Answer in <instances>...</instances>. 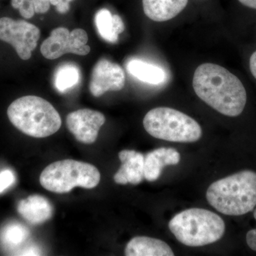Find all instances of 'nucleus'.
Returning <instances> with one entry per match:
<instances>
[{"mask_svg": "<svg viewBox=\"0 0 256 256\" xmlns=\"http://www.w3.org/2000/svg\"><path fill=\"white\" fill-rule=\"evenodd\" d=\"M193 88L207 105L228 117L240 116L246 105V90L242 80L218 64L198 66L194 74Z\"/></svg>", "mask_w": 256, "mask_h": 256, "instance_id": "1", "label": "nucleus"}, {"mask_svg": "<svg viewBox=\"0 0 256 256\" xmlns=\"http://www.w3.org/2000/svg\"><path fill=\"white\" fill-rule=\"evenodd\" d=\"M206 200L223 214L240 216L256 206V172L244 170L210 185Z\"/></svg>", "mask_w": 256, "mask_h": 256, "instance_id": "2", "label": "nucleus"}, {"mask_svg": "<svg viewBox=\"0 0 256 256\" xmlns=\"http://www.w3.org/2000/svg\"><path fill=\"white\" fill-rule=\"evenodd\" d=\"M8 116L14 127L33 138L48 137L62 126V119L54 107L34 96H24L12 102Z\"/></svg>", "mask_w": 256, "mask_h": 256, "instance_id": "3", "label": "nucleus"}, {"mask_svg": "<svg viewBox=\"0 0 256 256\" xmlns=\"http://www.w3.org/2000/svg\"><path fill=\"white\" fill-rule=\"evenodd\" d=\"M169 228L178 242L190 247H200L218 242L226 226L216 214L204 208L183 210L170 220Z\"/></svg>", "mask_w": 256, "mask_h": 256, "instance_id": "4", "label": "nucleus"}, {"mask_svg": "<svg viewBox=\"0 0 256 256\" xmlns=\"http://www.w3.org/2000/svg\"><path fill=\"white\" fill-rule=\"evenodd\" d=\"M143 126L153 138L170 142H194L202 136L201 126L195 120L170 108L150 110L144 116Z\"/></svg>", "mask_w": 256, "mask_h": 256, "instance_id": "5", "label": "nucleus"}, {"mask_svg": "<svg viewBox=\"0 0 256 256\" xmlns=\"http://www.w3.org/2000/svg\"><path fill=\"white\" fill-rule=\"evenodd\" d=\"M42 186L50 192L67 193L76 186L96 188L100 180L94 165L73 160L56 162L46 166L40 176Z\"/></svg>", "mask_w": 256, "mask_h": 256, "instance_id": "6", "label": "nucleus"}, {"mask_svg": "<svg viewBox=\"0 0 256 256\" xmlns=\"http://www.w3.org/2000/svg\"><path fill=\"white\" fill-rule=\"evenodd\" d=\"M86 32L82 28H76L70 32L66 28H57L42 43L41 52L45 58L50 60H56L67 53L85 56L90 50Z\"/></svg>", "mask_w": 256, "mask_h": 256, "instance_id": "7", "label": "nucleus"}, {"mask_svg": "<svg viewBox=\"0 0 256 256\" xmlns=\"http://www.w3.org/2000/svg\"><path fill=\"white\" fill-rule=\"evenodd\" d=\"M40 28L24 20L0 18V40L14 47L20 58L28 60L36 48Z\"/></svg>", "mask_w": 256, "mask_h": 256, "instance_id": "8", "label": "nucleus"}, {"mask_svg": "<svg viewBox=\"0 0 256 256\" xmlns=\"http://www.w3.org/2000/svg\"><path fill=\"white\" fill-rule=\"evenodd\" d=\"M126 84L124 70L118 64L102 58L92 69L89 89L92 96L100 97L108 92H118Z\"/></svg>", "mask_w": 256, "mask_h": 256, "instance_id": "9", "label": "nucleus"}, {"mask_svg": "<svg viewBox=\"0 0 256 256\" xmlns=\"http://www.w3.org/2000/svg\"><path fill=\"white\" fill-rule=\"evenodd\" d=\"M106 122L104 114L90 109L70 112L66 118L68 129L79 142L92 144L96 140L100 128Z\"/></svg>", "mask_w": 256, "mask_h": 256, "instance_id": "10", "label": "nucleus"}, {"mask_svg": "<svg viewBox=\"0 0 256 256\" xmlns=\"http://www.w3.org/2000/svg\"><path fill=\"white\" fill-rule=\"evenodd\" d=\"M119 159L122 162L120 168L114 176V180L118 184L137 185L144 178V160L142 153L134 150H122L119 153Z\"/></svg>", "mask_w": 256, "mask_h": 256, "instance_id": "11", "label": "nucleus"}, {"mask_svg": "<svg viewBox=\"0 0 256 256\" xmlns=\"http://www.w3.org/2000/svg\"><path fill=\"white\" fill-rule=\"evenodd\" d=\"M18 214L28 224L37 225L50 220L53 213V208L50 202L40 195H32L18 203Z\"/></svg>", "mask_w": 256, "mask_h": 256, "instance_id": "12", "label": "nucleus"}, {"mask_svg": "<svg viewBox=\"0 0 256 256\" xmlns=\"http://www.w3.org/2000/svg\"><path fill=\"white\" fill-rule=\"evenodd\" d=\"M188 4V0H142L144 14L158 22L174 18Z\"/></svg>", "mask_w": 256, "mask_h": 256, "instance_id": "13", "label": "nucleus"}, {"mask_svg": "<svg viewBox=\"0 0 256 256\" xmlns=\"http://www.w3.org/2000/svg\"><path fill=\"white\" fill-rule=\"evenodd\" d=\"M124 254L127 256H173L174 252L166 242L150 237L137 236L130 240Z\"/></svg>", "mask_w": 256, "mask_h": 256, "instance_id": "14", "label": "nucleus"}, {"mask_svg": "<svg viewBox=\"0 0 256 256\" xmlns=\"http://www.w3.org/2000/svg\"><path fill=\"white\" fill-rule=\"evenodd\" d=\"M95 22L98 32L105 41L114 44L118 36L124 32V24L120 16L112 15L107 9L99 10L96 14Z\"/></svg>", "mask_w": 256, "mask_h": 256, "instance_id": "15", "label": "nucleus"}, {"mask_svg": "<svg viewBox=\"0 0 256 256\" xmlns=\"http://www.w3.org/2000/svg\"><path fill=\"white\" fill-rule=\"evenodd\" d=\"M128 73L140 82L152 85H160L165 82L166 74L164 69L140 60H130L126 66Z\"/></svg>", "mask_w": 256, "mask_h": 256, "instance_id": "16", "label": "nucleus"}, {"mask_svg": "<svg viewBox=\"0 0 256 256\" xmlns=\"http://www.w3.org/2000/svg\"><path fill=\"white\" fill-rule=\"evenodd\" d=\"M168 148H160L148 153L144 160V178L149 182L158 180L164 166H166Z\"/></svg>", "mask_w": 256, "mask_h": 256, "instance_id": "17", "label": "nucleus"}, {"mask_svg": "<svg viewBox=\"0 0 256 256\" xmlns=\"http://www.w3.org/2000/svg\"><path fill=\"white\" fill-rule=\"evenodd\" d=\"M80 69L74 64L60 66L56 72L54 84L58 92H65L73 88L80 82Z\"/></svg>", "mask_w": 256, "mask_h": 256, "instance_id": "18", "label": "nucleus"}, {"mask_svg": "<svg viewBox=\"0 0 256 256\" xmlns=\"http://www.w3.org/2000/svg\"><path fill=\"white\" fill-rule=\"evenodd\" d=\"M28 230L21 224H10L2 232L1 238L4 244L10 246H16L28 238Z\"/></svg>", "mask_w": 256, "mask_h": 256, "instance_id": "19", "label": "nucleus"}, {"mask_svg": "<svg viewBox=\"0 0 256 256\" xmlns=\"http://www.w3.org/2000/svg\"><path fill=\"white\" fill-rule=\"evenodd\" d=\"M15 182L14 173L10 170H4L0 173V193L9 188Z\"/></svg>", "mask_w": 256, "mask_h": 256, "instance_id": "20", "label": "nucleus"}, {"mask_svg": "<svg viewBox=\"0 0 256 256\" xmlns=\"http://www.w3.org/2000/svg\"><path fill=\"white\" fill-rule=\"evenodd\" d=\"M20 14L25 18H30L34 15L35 8L34 0H24L22 4L18 8Z\"/></svg>", "mask_w": 256, "mask_h": 256, "instance_id": "21", "label": "nucleus"}, {"mask_svg": "<svg viewBox=\"0 0 256 256\" xmlns=\"http://www.w3.org/2000/svg\"><path fill=\"white\" fill-rule=\"evenodd\" d=\"M73 0H50V4L56 6V10L60 14L68 12L70 9V2Z\"/></svg>", "mask_w": 256, "mask_h": 256, "instance_id": "22", "label": "nucleus"}, {"mask_svg": "<svg viewBox=\"0 0 256 256\" xmlns=\"http://www.w3.org/2000/svg\"><path fill=\"white\" fill-rule=\"evenodd\" d=\"M34 4L37 14H44L50 10V0H34Z\"/></svg>", "mask_w": 256, "mask_h": 256, "instance_id": "23", "label": "nucleus"}, {"mask_svg": "<svg viewBox=\"0 0 256 256\" xmlns=\"http://www.w3.org/2000/svg\"><path fill=\"white\" fill-rule=\"evenodd\" d=\"M254 218L256 220V208L254 212ZM246 242L249 248L256 252V229L249 230L246 234Z\"/></svg>", "mask_w": 256, "mask_h": 256, "instance_id": "24", "label": "nucleus"}, {"mask_svg": "<svg viewBox=\"0 0 256 256\" xmlns=\"http://www.w3.org/2000/svg\"><path fill=\"white\" fill-rule=\"evenodd\" d=\"M249 68L252 76L256 79V50L250 56L249 60Z\"/></svg>", "mask_w": 256, "mask_h": 256, "instance_id": "25", "label": "nucleus"}, {"mask_svg": "<svg viewBox=\"0 0 256 256\" xmlns=\"http://www.w3.org/2000/svg\"><path fill=\"white\" fill-rule=\"evenodd\" d=\"M238 2L247 8L256 10V0H238Z\"/></svg>", "mask_w": 256, "mask_h": 256, "instance_id": "26", "label": "nucleus"}, {"mask_svg": "<svg viewBox=\"0 0 256 256\" xmlns=\"http://www.w3.org/2000/svg\"><path fill=\"white\" fill-rule=\"evenodd\" d=\"M24 0H12V5L14 9H18L22 4Z\"/></svg>", "mask_w": 256, "mask_h": 256, "instance_id": "27", "label": "nucleus"}]
</instances>
